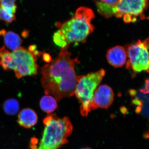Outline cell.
<instances>
[{
	"label": "cell",
	"mask_w": 149,
	"mask_h": 149,
	"mask_svg": "<svg viewBox=\"0 0 149 149\" xmlns=\"http://www.w3.org/2000/svg\"><path fill=\"white\" fill-rule=\"evenodd\" d=\"M69 46L61 48L58 56L41 68V84L46 95L54 96L56 100L74 95L77 84L75 65L77 58H73L68 50Z\"/></svg>",
	"instance_id": "cell-1"
},
{
	"label": "cell",
	"mask_w": 149,
	"mask_h": 149,
	"mask_svg": "<svg viewBox=\"0 0 149 149\" xmlns=\"http://www.w3.org/2000/svg\"><path fill=\"white\" fill-rule=\"evenodd\" d=\"M95 17L91 8L80 7L72 18L63 23H57L56 26L68 45L71 43L83 42L94 31L95 27L91 22Z\"/></svg>",
	"instance_id": "cell-2"
},
{
	"label": "cell",
	"mask_w": 149,
	"mask_h": 149,
	"mask_svg": "<svg viewBox=\"0 0 149 149\" xmlns=\"http://www.w3.org/2000/svg\"><path fill=\"white\" fill-rule=\"evenodd\" d=\"M43 122L45 127L39 146L32 149H58L68 143L67 138L73 130L68 118H60L56 115L51 114Z\"/></svg>",
	"instance_id": "cell-3"
},
{
	"label": "cell",
	"mask_w": 149,
	"mask_h": 149,
	"mask_svg": "<svg viewBox=\"0 0 149 149\" xmlns=\"http://www.w3.org/2000/svg\"><path fill=\"white\" fill-rule=\"evenodd\" d=\"M105 70H100L86 75L77 76L74 95L81 103L80 112L86 116L91 111L93 95L105 74Z\"/></svg>",
	"instance_id": "cell-4"
},
{
	"label": "cell",
	"mask_w": 149,
	"mask_h": 149,
	"mask_svg": "<svg viewBox=\"0 0 149 149\" xmlns=\"http://www.w3.org/2000/svg\"><path fill=\"white\" fill-rule=\"evenodd\" d=\"M149 40H138L129 45L125 49L128 61L126 68L134 72H149Z\"/></svg>",
	"instance_id": "cell-5"
},
{
	"label": "cell",
	"mask_w": 149,
	"mask_h": 149,
	"mask_svg": "<svg viewBox=\"0 0 149 149\" xmlns=\"http://www.w3.org/2000/svg\"><path fill=\"white\" fill-rule=\"evenodd\" d=\"M148 0H119L114 7L113 16L122 18L126 23L136 22L138 18L146 19Z\"/></svg>",
	"instance_id": "cell-6"
},
{
	"label": "cell",
	"mask_w": 149,
	"mask_h": 149,
	"mask_svg": "<svg viewBox=\"0 0 149 149\" xmlns=\"http://www.w3.org/2000/svg\"><path fill=\"white\" fill-rule=\"evenodd\" d=\"M14 61L15 76L19 79L25 76L37 74V57L24 47H20L12 52Z\"/></svg>",
	"instance_id": "cell-7"
},
{
	"label": "cell",
	"mask_w": 149,
	"mask_h": 149,
	"mask_svg": "<svg viewBox=\"0 0 149 149\" xmlns=\"http://www.w3.org/2000/svg\"><path fill=\"white\" fill-rule=\"evenodd\" d=\"M114 96L112 89L108 85H100L94 92L91 110L99 108H108L113 102Z\"/></svg>",
	"instance_id": "cell-8"
},
{
	"label": "cell",
	"mask_w": 149,
	"mask_h": 149,
	"mask_svg": "<svg viewBox=\"0 0 149 149\" xmlns=\"http://www.w3.org/2000/svg\"><path fill=\"white\" fill-rule=\"evenodd\" d=\"M107 58L109 63L112 66L115 68L123 66L127 61L125 49L120 46L111 48L107 52Z\"/></svg>",
	"instance_id": "cell-9"
},
{
	"label": "cell",
	"mask_w": 149,
	"mask_h": 149,
	"mask_svg": "<svg viewBox=\"0 0 149 149\" xmlns=\"http://www.w3.org/2000/svg\"><path fill=\"white\" fill-rule=\"evenodd\" d=\"M37 115L31 109H24L19 113L17 121L22 127L25 128H31L37 124Z\"/></svg>",
	"instance_id": "cell-10"
},
{
	"label": "cell",
	"mask_w": 149,
	"mask_h": 149,
	"mask_svg": "<svg viewBox=\"0 0 149 149\" xmlns=\"http://www.w3.org/2000/svg\"><path fill=\"white\" fill-rule=\"evenodd\" d=\"M99 13L106 18L113 16V10L119 0H94Z\"/></svg>",
	"instance_id": "cell-11"
},
{
	"label": "cell",
	"mask_w": 149,
	"mask_h": 149,
	"mask_svg": "<svg viewBox=\"0 0 149 149\" xmlns=\"http://www.w3.org/2000/svg\"><path fill=\"white\" fill-rule=\"evenodd\" d=\"M1 32L4 37L5 44L8 49L14 51L20 47L22 40L17 34L12 31L6 32L5 29L1 30Z\"/></svg>",
	"instance_id": "cell-12"
},
{
	"label": "cell",
	"mask_w": 149,
	"mask_h": 149,
	"mask_svg": "<svg viewBox=\"0 0 149 149\" xmlns=\"http://www.w3.org/2000/svg\"><path fill=\"white\" fill-rule=\"evenodd\" d=\"M0 66L6 71L14 69V61L12 52L7 50L5 46L0 48Z\"/></svg>",
	"instance_id": "cell-13"
},
{
	"label": "cell",
	"mask_w": 149,
	"mask_h": 149,
	"mask_svg": "<svg viewBox=\"0 0 149 149\" xmlns=\"http://www.w3.org/2000/svg\"><path fill=\"white\" fill-rule=\"evenodd\" d=\"M40 105L42 110L48 113L53 112L58 107L56 99L50 95L43 96L40 100Z\"/></svg>",
	"instance_id": "cell-14"
},
{
	"label": "cell",
	"mask_w": 149,
	"mask_h": 149,
	"mask_svg": "<svg viewBox=\"0 0 149 149\" xmlns=\"http://www.w3.org/2000/svg\"><path fill=\"white\" fill-rule=\"evenodd\" d=\"M19 105L17 100L9 99L6 100L3 104V109L6 113L9 115H15L18 112Z\"/></svg>",
	"instance_id": "cell-15"
},
{
	"label": "cell",
	"mask_w": 149,
	"mask_h": 149,
	"mask_svg": "<svg viewBox=\"0 0 149 149\" xmlns=\"http://www.w3.org/2000/svg\"><path fill=\"white\" fill-rule=\"evenodd\" d=\"M16 19L15 14L0 6V20L4 22L6 24L12 23Z\"/></svg>",
	"instance_id": "cell-16"
},
{
	"label": "cell",
	"mask_w": 149,
	"mask_h": 149,
	"mask_svg": "<svg viewBox=\"0 0 149 149\" xmlns=\"http://www.w3.org/2000/svg\"><path fill=\"white\" fill-rule=\"evenodd\" d=\"M17 0H0V6L15 14L17 10Z\"/></svg>",
	"instance_id": "cell-17"
},
{
	"label": "cell",
	"mask_w": 149,
	"mask_h": 149,
	"mask_svg": "<svg viewBox=\"0 0 149 149\" xmlns=\"http://www.w3.org/2000/svg\"><path fill=\"white\" fill-rule=\"evenodd\" d=\"M53 37L54 43L58 47L63 48L69 46L68 45L64 37L62 35L59 30H58L54 33Z\"/></svg>",
	"instance_id": "cell-18"
},
{
	"label": "cell",
	"mask_w": 149,
	"mask_h": 149,
	"mask_svg": "<svg viewBox=\"0 0 149 149\" xmlns=\"http://www.w3.org/2000/svg\"><path fill=\"white\" fill-rule=\"evenodd\" d=\"M141 93L143 94H148L149 93V79L146 80V84L143 88L141 90Z\"/></svg>",
	"instance_id": "cell-19"
},
{
	"label": "cell",
	"mask_w": 149,
	"mask_h": 149,
	"mask_svg": "<svg viewBox=\"0 0 149 149\" xmlns=\"http://www.w3.org/2000/svg\"><path fill=\"white\" fill-rule=\"evenodd\" d=\"M42 57L43 60L47 63H49L52 61V57L49 54L45 53L43 54Z\"/></svg>",
	"instance_id": "cell-20"
},
{
	"label": "cell",
	"mask_w": 149,
	"mask_h": 149,
	"mask_svg": "<svg viewBox=\"0 0 149 149\" xmlns=\"http://www.w3.org/2000/svg\"><path fill=\"white\" fill-rule=\"evenodd\" d=\"M37 46L34 45H32L29 46L28 50H29L30 52L32 53H33L34 52H35L36 50H37Z\"/></svg>",
	"instance_id": "cell-21"
},
{
	"label": "cell",
	"mask_w": 149,
	"mask_h": 149,
	"mask_svg": "<svg viewBox=\"0 0 149 149\" xmlns=\"http://www.w3.org/2000/svg\"><path fill=\"white\" fill-rule=\"evenodd\" d=\"M82 149H91L90 148H82Z\"/></svg>",
	"instance_id": "cell-22"
},
{
	"label": "cell",
	"mask_w": 149,
	"mask_h": 149,
	"mask_svg": "<svg viewBox=\"0 0 149 149\" xmlns=\"http://www.w3.org/2000/svg\"><path fill=\"white\" fill-rule=\"evenodd\" d=\"M1 30H0V36H1Z\"/></svg>",
	"instance_id": "cell-23"
}]
</instances>
